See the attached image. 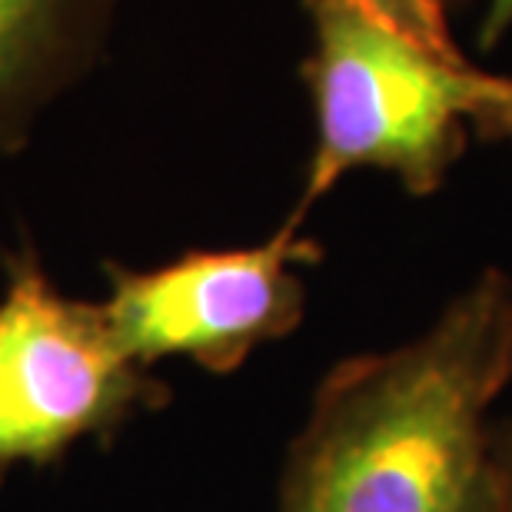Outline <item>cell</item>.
<instances>
[{"label":"cell","instance_id":"7a4b0ae2","mask_svg":"<svg viewBox=\"0 0 512 512\" xmlns=\"http://www.w3.org/2000/svg\"><path fill=\"white\" fill-rule=\"evenodd\" d=\"M306 7L313 54L303 77L316 147L293 213L303 217L360 167L393 173L413 197L436 193L503 77L423 44L356 0H306Z\"/></svg>","mask_w":512,"mask_h":512},{"label":"cell","instance_id":"6da1fadb","mask_svg":"<svg viewBox=\"0 0 512 512\" xmlns=\"http://www.w3.org/2000/svg\"><path fill=\"white\" fill-rule=\"evenodd\" d=\"M506 386L512 276L486 270L423 336L326 376L280 512H503L489 409Z\"/></svg>","mask_w":512,"mask_h":512},{"label":"cell","instance_id":"ba28073f","mask_svg":"<svg viewBox=\"0 0 512 512\" xmlns=\"http://www.w3.org/2000/svg\"><path fill=\"white\" fill-rule=\"evenodd\" d=\"M512 27V0H489V10L479 24V47H493Z\"/></svg>","mask_w":512,"mask_h":512},{"label":"cell","instance_id":"5b68a950","mask_svg":"<svg viewBox=\"0 0 512 512\" xmlns=\"http://www.w3.org/2000/svg\"><path fill=\"white\" fill-rule=\"evenodd\" d=\"M97 0H0V117L74 60Z\"/></svg>","mask_w":512,"mask_h":512},{"label":"cell","instance_id":"9c48e42d","mask_svg":"<svg viewBox=\"0 0 512 512\" xmlns=\"http://www.w3.org/2000/svg\"><path fill=\"white\" fill-rule=\"evenodd\" d=\"M496 459L503 479V512H512V423L496 426Z\"/></svg>","mask_w":512,"mask_h":512},{"label":"cell","instance_id":"277c9868","mask_svg":"<svg viewBox=\"0 0 512 512\" xmlns=\"http://www.w3.org/2000/svg\"><path fill=\"white\" fill-rule=\"evenodd\" d=\"M133 396V363L100 306L74 303L20 263L0 300V469L47 459Z\"/></svg>","mask_w":512,"mask_h":512},{"label":"cell","instance_id":"3957f363","mask_svg":"<svg viewBox=\"0 0 512 512\" xmlns=\"http://www.w3.org/2000/svg\"><path fill=\"white\" fill-rule=\"evenodd\" d=\"M293 213L266 243L243 250L187 253L147 273L114 270V293L100 306L130 363L183 360L230 373L256 346L293 333L303 316L300 266L320 247L300 237Z\"/></svg>","mask_w":512,"mask_h":512},{"label":"cell","instance_id":"52a82bcc","mask_svg":"<svg viewBox=\"0 0 512 512\" xmlns=\"http://www.w3.org/2000/svg\"><path fill=\"white\" fill-rule=\"evenodd\" d=\"M473 133H479V137H486V140H509L512 143V80L503 77L496 97L476 114Z\"/></svg>","mask_w":512,"mask_h":512},{"label":"cell","instance_id":"8992f818","mask_svg":"<svg viewBox=\"0 0 512 512\" xmlns=\"http://www.w3.org/2000/svg\"><path fill=\"white\" fill-rule=\"evenodd\" d=\"M370 7L389 24H396L406 34L419 37L423 44L443 50V54H459L453 34H449V7L453 0H356Z\"/></svg>","mask_w":512,"mask_h":512}]
</instances>
